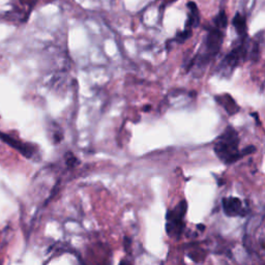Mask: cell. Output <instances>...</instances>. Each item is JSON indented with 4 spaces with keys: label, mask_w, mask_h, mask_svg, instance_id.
I'll use <instances>...</instances> for the list:
<instances>
[{
    "label": "cell",
    "mask_w": 265,
    "mask_h": 265,
    "mask_svg": "<svg viewBox=\"0 0 265 265\" xmlns=\"http://www.w3.org/2000/svg\"><path fill=\"white\" fill-rule=\"evenodd\" d=\"M238 147L239 137L237 132L232 126H227L226 130L218 138L214 151L223 163L231 165L243 157Z\"/></svg>",
    "instance_id": "6da1fadb"
},
{
    "label": "cell",
    "mask_w": 265,
    "mask_h": 265,
    "mask_svg": "<svg viewBox=\"0 0 265 265\" xmlns=\"http://www.w3.org/2000/svg\"><path fill=\"white\" fill-rule=\"evenodd\" d=\"M223 40H224V34H223L222 29L215 26L208 30L204 43V52L200 53L194 58V62H196L198 68H204V66L218 54L221 50Z\"/></svg>",
    "instance_id": "7a4b0ae2"
},
{
    "label": "cell",
    "mask_w": 265,
    "mask_h": 265,
    "mask_svg": "<svg viewBox=\"0 0 265 265\" xmlns=\"http://www.w3.org/2000/svg\"><path fill=\"white\" fill-rule=\"evenodd\" d=\"M188 210V203L186 200L180 202L174 207V209L168 210L166 215V232L167 234L175 239L182 236L185 230V216Z\"/></svg>",
    "instance_id": "3957f363"
},
{
    "label": "cell",
    "mask_w": 265,
    "mask_h": 265,
    "mask_svg": "<svg viewBox=\"0 0 265 265\" xmlns=\"http://www.w3.org/2000/svg\"><path fill=\"white\" fill-rule=\"evenodd\" d=\"M247 38H240V43L231 52H229L226 57L223 59L218 68V73L223 77H229L234 72L236 67L242 58L248 56V40Z\"/></svg>",
    "instance_id": "277c9868"
},
{
    "label": "cell",
    "mask_w": 265,
    "mask_h": 265,
    "mask_svg": "<svg viewBox=\"0 0 265 265\" xmlns=\"http://www.w3.org/2000/svg\"><path fill=\"white\" fill-rule=\"evenodd\" d=\"M0 140L4 142L5 144H7L8 146L14 148V150L19 151L26 158H33L38 151L37 146H35L34 144L20 141L7 133L0 132Z\"/></svg>",
    "instance_id": "5b68a950"
},
{
    "label": "cell",
    "mask_w": 265,
    "mask_h": 265,
    "mask_svg": "<svg viewBox=\"0 0 265 265\" xmlns=\"http://www.w3.org/2000/svg\"><path fill=\"white\" fill-rule=\"evenodd\" d=\"M222 205L225 215L228 217H245L246 215V210L242 207L240 199L236 197L223 198Z\"/></svg>",
    "instance_id": "8992f818"
},
{
    "label": "cell",
    "mask_w": 265,
    "mask_h": 265,
    "mask_svg": "<svg viewBox=\"0 0 265 265\" xmlns=\"http://www.w3.org/2000/svg\"><path fill=\"white\" fill-rule=\"evenodd\" d=\"M216 102L222 106L223 108L225 109V111L230 115H234L236 113L239 112L240 108L239 106L237 105V103L234 101L230 94L228 93H224V94H220V95H216L215 97Z\"/></svg>",
    "instance_id": "52a82bcc"
},
{
    "label": "cell",
    "mask_w": 265,
    "mask_h": 265,
    "mask_svg": "<svg viewBox=\"0 0 265 265\" xmlns=\"http://www.w3.org/2000/svg\"><path fill=\"white\" fill-rule=\"evenodd\" d=\"M263 34H264L263 31H261V33H259L255 38H253V40L251 41L250 48H249V45H248V56L253 61H257L259 59L260 47H261V44L263 43V40H264Z\"/></svg>",
    "instance_id": "ba28073f"
},
{
    "label": "cell",
    "mask_w": 265,
    "mask_h": 265,
    "mask_svg": "<svg viewBox=\"0 0 265 265\" xmlns=\"http://www.w3.org/2000/svg\"><path fill=\"white\" fill-rule=\"evenodd\" d=\"M232 24L236 29V33L238 34L240 38H248V28H247V21L246 18L243 17L240 13H237L234 18L232 20Z\"/></svg>",
    "instance_id": "9c48e42d"
},
{
    "label": "cell",
    "mask_w": 265,
    "mask_h": 265,
    "mask_svg": "<svg viewBox=\"0 0 265 265\" xmlns=\"http://www.w3.org/2000/svg\"><path fill=\"white\" fill-rule=\"evenodd\" d=\"M188 8H189V19H188L187 27L196 28L200 23L199 8H198L197 4L193 1H190L188 3Z\"/></svg>",
    "instance_id": "30bf717a"
},
{
    "label": "cell",
    "mask_w": 265,
    "mask_h": 265,
    "mask_svg": "<svg viewBox=\"0 0 265 265\" xmlns=\"http://www.w3.org/2000/svg\"><path fill=\"white\" fill-rule=\"evenodd\" d=\"M227 23H228V19H227L226 12L224 9H222L215 19V26H217L220 29H225L227 27Z\"/></svg>",
    "instance_id": "8fae6325"
},
{
    "label": "cell",
    "mask_w": 265,
    "mask_h": 265,
    "mask_svg": "<svg viewBox=\"0 0 265 265\" xmlns=\"http://www.w3.org/2000/svg\"><path fill=\"white\" fill-rule=\"evenodd\" d=\"M65 161H66V164L69 168H74L79 164V160L77 158V156L71 151H69L65 154Z\"/></svg>",
    "instance_id": "7c38bea8"
},
{
    "label": "cell",
    "mask_w": 265,
    "mask_h": 265,
    "mask_svg": "<svg viewBox=\"0 0 265 265\" xmlns=\"http://www.w3.org/2000/svg\"><path fill=\"white\" fill-rule=\"evenodd\" d=\"M192 29L193 28L186 27V29L183 31V33L178 34L176 37V40L178 41V43H184V41H186L188 38H189L190 36H192Z\"/></svg>",
    "instance_id": "4fadbf2b"
},
{
    "label": "cell",
    "mask_w": 265,
    "mask_h": 265,
    "mask_svg": "<svg viewBox=\"0 0 265 265\" xmlns=\"http://www.w3.org/2000/svg\"><path fill=\"white\" fill-rule=\"evenodd\" d=\"M255 151H256V147H255V146H253V145L248 146V147H246V148H243V150L241 151L243 156L249 155V154H252V153H254Z\"/></svg>",
    "instance_id": "5bb4252c"
},
{
    "label": "cell",
    "mask_w": 265,
    "mask_h": 265,
    "mask_svg": "<svg viewBox=\"0 0 265 265\" xmlns=\"http://www.w3.org/2000/svg\"><path fill=\"white\" fill-rule=\"evenodd\" d=\"M123 247H124L125 252L131 251V249H132V240H131V238L126 237V236L124 237V240H123Z\"/></svg>",
    "instance_id": "9a60e30c"
},
{
    "label": "cell",
    "mask_w": 265,
    "mask_h": 265,
    "mask_svg": "<svg viewBox=\"0 0 265 265\" xmlns=\"http://www.w3.org/2000/svg\"><path fill=\"white\" fill-rule=\"evenodd\" d=\"M198 229H200V230H204L205 229V226L204 225H198Z\"/></svg>",
    "instance_id": "2e32d148"
},
{
    "label": "cell",
    "mask_w": 265,
    "mask_h": 265,
    "mask_svg": "<svg viewBox=\"0 0 265 265\" xmlns=\"http://www.w3.org/2000/svg\"><path fill=\"white\" fill-rule=\"evenodd\" d=\"M143 110H144V111H150V110H151V106H146V107H144Z\"/></svg>",
    "instance_id": "e0dca14e"
}]
</instances>
